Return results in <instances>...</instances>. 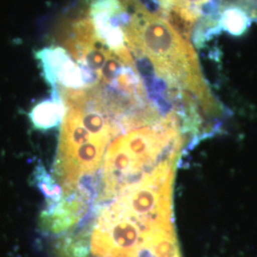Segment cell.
<instances>
[{
    "label": "cell",
    "mask_w": 257,
    "mask_h": 257,
    "mask_svg": "<svg viewBox=\"0 0 257 257\" xmlns=\"http://www.w3.org/2000/svg\"><path fill=\"white\" fill-rule=\"evenodd\" d=\"M187 131L182 120L133 128L114 140L104 157L97 202L110 200L167 163H175Z\"/></svg>",
    "instance_id": "1"
},
{
    "label": "cell",
    "mask_w": 257,
    "mask_h": 257,
    "mask_svg": "<svg viewBox=\"0 0 257 257\" xmlns=\"http://www.w3.org/2000/svg\"><path fill=\"white\" fill-rule=\"evenodd\" d=\"M65 107L59 94L54 91L52 99L37 104L29 113L34 127L38 130H48L55 127L63 117Z\"/></svg>",
    "instance_id": "2"
},
{
    "label": "cell",
    "mask_w": 257,
    "mask_h": 257,
    "mask_svg": "<svg viewBox=\"0 0 257 257\" xmlns=\"http://www.w3.org/2000/svg\"><path fill=\"white\" fill-rule=\"evenodd\" d=\"M250 21L243 11L235 7H226L221 12L219 23L221 30L227 31L231 36L240 37L248 30Z\"/></svg>",
    "instance_id": "3"
},
{
    "label": "cell",
    "mask_w": 257,
    "mask_h": 257,
    "mask_svg": "<svg viewBox=\"0 0 257 257\" xmlns=\"http://www.w3.org/2000/svg\"><path fill=\"white\" fill-rule=\"evenodd\" d=\"M251 20L257 21V0H242Z\"/></svg>",
    "instance_id": "4"
}]
</instances>
